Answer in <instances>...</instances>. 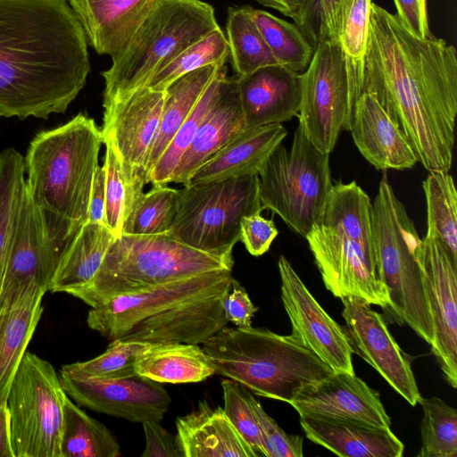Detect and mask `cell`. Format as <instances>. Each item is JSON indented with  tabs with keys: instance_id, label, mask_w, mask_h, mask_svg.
<instances>
[{
	"instance_id": "cell-1",
	"label": "cell",
	"mask_w": 457,
	"mask_h": 457,
	"mask_svg": "<svg viewBox=\"0 0 457 457\" xmlns=\"http://www.w3.org/2000/svg\"><path fill=\"white\" fill-rule=\"evenodd\" d=\"M361 90L378 100L426 170L450 171L457 114L453 46L414 35L397 14L372 3Z\"/></svg>"
},
{
	"instance_id": "cell-5",
	"label": "cell",
	"mask_w": 457,
	"mask_h": 457,
	"mask_svg": "<svg viewBox=\"0 0 457 457\" xmlns=\"http://www.w3.org/2000/svg\"><path fill=\"white\" fill-rule=\"evenodd\" d=\"M305 238L326 288L335 296H356L388 310L371 235V201L355 182L333 184Z\"/></svg>"
},
{
	"instance_id": "cell-24",
	"label": "cell",
	"mask_w": 457,
	"mask_h": 457,
	"mask_svg": "<svg viewBox=\"0 0 457 457\" xmlns=\"http://www.w3.org/2000/svg\"><path fill=\"white\" fill-rule=\"evenodd\" d=\"M87 44L112 58L127 44L161 0H66Z\"/></svg>"
},
{
	"instance_id": "cell-9",
	"label": "cell",
	"mask_w": 457,
	"mask_h": 457,
	"mask_svg": "<svg viewBox=\"0 0 457 457\" xmlns=\"http://www.w3.org/2000/svg\"><path fill=\"white\" fill-rule=\"evenodd\" d=\"M219 27L206 2L161 0L101 73L103 107L145 87L157 70Z\"/></svg>"
},
{
	"instance_id": "cell-32",
	"label": "cell",
	"mask_w": 457,
	"mask_h": 457,
	"mask_svg": "<svg viewBox=\"0 0 457 457\" xmlns=\"http://www.w3.org/2000/svg\"><path fill=\"white\" fill-rule=\"evenodd\" d=\"M61 457H117L120 447L112 432L88 416L66 394L62 403Z\"/></svg>"
},
{
	"instance_id": "cell-11",
	"label": "cell",
	"mask_w": 457,
	"mask_h": 457,
	"mask_svg": "<svg viewBox=\"0 0 457 457\" xmlns=\"http://www.w3.org/2000/svg\"><path fill=\"white\" fill-rule=\"evenodd\" d=\"M262 212L258 174L187 184L168 234L201 251L232 254L242 218Z\"/></svg>"
},
{
	"instance_id": "cell-42",
	"label": "cell",
	"mask_w": 457,
	"mask_h": 457,
	"mask_svg": "<svg viewBox=\"0 0 457 457\" xmlns=\"http://www.w3.org/2000/svg\"><path fill=\"white\" fill-rule=\"evenodd\" d=\"M372 0H340L337 40L345 53L362 65L369 35Z\"/></svg>"
},
{
	"instance_id": "cell-54",
	"label": "cell",
	"mask_w": 457,
	"mask_h": 457,
	"mask_svg": "<svg viewBox=\"0 0 457 457\" xmlns=\"http://www.w3.org/2000/svg\"><path fill=\"white\" fill-rule=\"evenodd\" d=\"M420 2L427 6V0H420Z\"/></svg>"
},
{
	"instance_id": "cell-15",
	"label": "cell",
	"mask_w": 457,
	"mask_h": 457,
	"mask_svg": "<svg viewBox=\"0 0 457 457\" xmlns=\"http://www.w3.org/2000/svg\"><path fill=\"white\" fill-rule=\"evenodd\" d=\"M434 327L432 353L448 384L457 387V255L427 233L419 252Z\"/></svg>"
},
{
	"instance_id": "cell-26",
	"label": "cell",
	"mask_w": 457,
	"mask_h": 457,
	"mask_svg": "<svg viewBox=\"0 0 457 457\" xmlns=\"http://www.w3.org/2000/svg\"><path fill=\"white\" fill-rule=\"evenodd\" d=\"M287 135L280 123L246 128L204 162L187 184L258 174Z\"/></svg>"
},
{
	"instance_id": "cell-39",
	"label": "cell",
	"mask_w": 457,
	"mask_h": 457,
	"mask_svg": "<svg viewBox=\"0 0 457 457\" xmlns=\"http://www.w3.org/2000/svg\"><path fill=\"white\" fill-rule=\"evenodd\" d=\"M419 457L457 456V411L438 397L424 398Z\"/></svg>"
},
{
	"instance_id": "cell-18",
	"label": "cell",
	"mask_w": 457,
	"mask_h": 457,
	"mask_svg": "<svg viewBox=\"0 0 457 457\" xmlns=\"http://www.w3.org/2000/svg\"><path fill=\"white\" fill-rule=\"evenodd\" d=\"M64 392L79 404L129 422H161L171 398L161 383L138 374L120 378H83L60 372Z\"/></svg>"
},
{
	"instance_id": "cell-37",
	"label": "cell",
	"mask_w": 457,
	"mask_h": 457,
	"mask_svg": "<svg viewBox=\"0 0 457 457\" xmlns=\"http://www.w3.org/2000/svg\"><path fill=\"white\" fill-rule=\"evenodd\" d=\"M226 75L227 67L223 65L157 161L147 177V183H151L153 186H163L170 183L176 167L192 143L208 110L214 103L219 94L222 79Z\"/></svg>"
},
{
	"instance_id": "cell-21",
	"label": "cell",
	"mask_w": 457,
	"mask_h": 457,
	"mask_svg": "<svg viewBox=\"0 0 457 457\" xmlns=\"http://www.w3.org/2000/svg\"><path fill=\"white\" fill-rule=\"evenodd\" d=\"M237 82L246 128L281 123L298 115L299 73L273 64L237 76Z\"/></svg>"
},
{
	"instance_id": "cell-25",
	"label": "cell",
	"mask_w": 457,
	"mask_h": 457,
	"mask_svg": "<svg viewBox=\"0 0 457 457\" xmlns=\"http://www.w3.org/2000/svg\"><path fill=\"white\" fill-rule=\"evenodd\" d=\"M176 445L181 457H256L234 428L223 408L198 402L190 413L178 417Z\"/></svg>"
},
{
	"instance_id": "cell-30",
	"label": "cell",
	"mask_w": 457,
	"mask_h": 457,
	"mask_svg": "<svg viewBox=\"0 0 457 457\" xmlns=\"http://www.w3.org/2000/svg\"><path fill=\"white\" fill-rule=\"evenodd\" d=\"M137 374L159 383H195L215 374L208 355L197 344L152 345L135 363Z\"/></svg>"
},
{
	"instance_id": "cell-48",
	"label": "cell",
	"mask_w": 457,
	"mask_h": 457,
	"mask_svg": "<svg viewBox=\"0 0 457 457\" xmlns=\"http://www.w3.org/2000/svg\"><path fill=\"white\" fill-rule=\"evenodd\" d=\"M221 305L228 321H231L237 327L252 325V319L257 308L252 303L245 289L235 278L224 295Z\"/></svg>"
},
{
	"instance_id": "cell-19",
	"label": "cell",
	"mask_w": 457,
	"mask_h": 457,
	"mask_svg": "<svg viewBox=\"0 0 457 457\" xmlns=\"http://www.w3.org/2000/svg\"><path fill=\"white\" fill-rule=\"evenodd\" d=\"M58 258L25 184L4 258L0 307L31 284L47 292Z\"/></svg>"
},
{
	"instance_id": "cell-10",
	"label": "cell",
	"mask_w": 457,
	"mask_h": 457,
	"mask_svg": "<svg viewBox=\"0 0 457 457\" xmlns=\"http://www.w3.org/2000/svg\"><path fill=\"white\" fill-rule=\"evenodd\" d=\"M258 176L262 210H270L305 237L333 186L329 154L319 150L298 124L290 149L280 144Z\"/></svg>"
},
{
	"instance_id": "cell-16",
	"label": "cell",
	"mask_w": 457,
	"mask_h": 457,
	"mask_svg": "<svg viewBox=\"0 0 457 457\" xmlns=\"http://www.w3.org/2000/svg\"><path fill=\"white\" fill-rule=\"evenodd\" d=\"M278 265L281 299L292 327L290 336L333 371L354 372L353 352L344 327L321 307L286 257L281 255Z\"/></svg>"
},
{
	"instance_id": "cell-44",
	"label": "cell",
	"mask_w": 457,
	"mask_h": 457,
	"mask_svg": "<svg viewBox=\"0 0 457 457\" xmlns=\"http://www.w3.org/2000/svg\"><path fill=\"white\" fill-rule=\"evenodd\" d=\"M339 4L340 0H300L294 22L313 47L324 40H337Z\"/></svg>"
},
{
	"instance_id": "cell-4",
	"label": "cell",
	"mask_w": 457,
	"mask_h": 457,
	"mask_svg": "<svg viewBox=\"0 0 457 457\" xmlns=\"http://www.w3.org/2000/svg\"><path fill=\"white\" fill-rule=\"evenodd\" d=\"M102 144L101 129L92 118L79 113L59 127L40 131L28 147L26 188L58 255L87 220Z\"/></svg>"
},
{
	"instance_id": "cell-22",
	"label": "cell",
	"mask_w": 457,
	"mask_h": 457,
	"mask_svg": "<svg viewBox=\"0 0 457 457\" xmlns=\"http://www.w3.org/2000/svg\"><path fill=\"white\" fill-rule=\"evenodd\" d=\"M349 131L360 153L378 170H403L418 162L403 134L371 94L361 93L357 99Z\"/></svg>"
},
{
	"instance_id": "cell-38",
	"label": "cell",
	"mask_w": 457,
	"mask_h": 457,
	"mask_svg": "<svg viewBox=\"0 0 457 457\" xmlns=\"http://www.w3.org/2000/svg\"><path fill=\"white\" fill-rule=\"evenodd\" d=\"M179 189L153 186L143 193L126 218L121 235H154L169 232L177 214Z\"/></svg>"
},
{
	"instance_id": "cell-2",
	"label": "cell",
	"mask_w": 457,
	"mask_h": 457,
	"mask_svg": "<svg viewBox=\"0 0 457 457\" xmlns=\"http://www.w3.org/2000/svg\"><path fill=\"white\" fill-rule=\"evenodd\" d=\"M87 45L66 0H0V116L64 112L90 72Z\"/></svg>"
},
{
	"instance_id": "cell-36",
	"label": "cell",
	"mask_w": 457,
	"mask_h": 457,
	"mask_svg": "<svg viewBox=\"0 0 457 457\" xmlns=\"http://www.w3.org/2000/svg\"><path fill=\"white\" fill-rule=\"evenodd\" d=\"M228 57V40L219 27L187 46L157 70L150 77L145 87L154 90L164 91L170 84L179 77L208 65L226 64Z\"/></svg>"
},
{
	"instance_id": "cell-17",
	"label": "cell",
	"mask_w": 457,
	"mask_h": 457,
	"mask_svg": "<svg viewBox=\"0 0 457 457\" xmlns=\"http://www.w3.org/2000/svg\"><path fill=\"white\" fill-rule=\"evenodd\" d=\"M344 327L353 352L374 368L411 405L421 398L411 360L391 335L383 316L356 296L341 298Z\"/></svg>"
},
{
	"instance_id": "cell-23",
	"label": "cell",
	"mask_w": 457,
	"mask_h": 457,
	"mask_svg": "<svg viewBox=\"0 0 457 457\" xmlns=\"http://www.w3.org/2000/svg\"><path fill=\"white\" fill-rule=\"evenodd\" d=\"M245 127L237 76H224L219 94L176 167L170 183L187 185L195 172Z\"/></svg>"
},
{
	"instance_id": "cell-33",
	"label": "cell",
	"mask_w": 457,
	"mask_h": 457,
	"mask_svg": "<svg viewBox=\"0 0 457 457\" xmlns=\"http://www.w3.org/2000/svg\"><path fill=\"white\" fill-rule=\"evenodd\" d=\"M247 9L277 63L296 73L303 72L314 47L300 29L266 11L251 6Z\"/></svg>"
},
{
	"instance_id": "cell-29",
	"label": "cell",
	"mask_w": 457,
	"mask_h": 457,
	"mask_svg": "<svg viewBox=\"0 0 457 457\" xmlns=\"http://www.w3.org/2000/svg\"><path fill=\"white\" fill-rule=\"evenodd\" d=\"M115 237L104 224L91 221L83 224L60 253L48 291L70 295L87 286Z\"/></svg>"
},
{
	"instance_id": "cell-13",
	"label": "cell",
	"mask_w": 457,
	"mask_h": 457,
	"mask_svg": "<svg viewBox=\"0 0 457 457\" xmlns=\"http://www.w3.org/2000/svg\"><path fill=\"white\" fill-rule=\"evenodd\" d=\"M65 395L53 365L26 352L6 400L14 457H61Z\"/></svg>"
},
{
	"instance_id": "cell-28",
	"label": "cell",
	"mask_w": 457,
	"mask_h": 457,
	"mask_svg": "<svg viewBox=\"0 0 457 457\" xmlns=\"http://www.w3.org/2000/svg\"><path fill=\"white\" fill-rule=\"evenodd\" d=\"M313 443L343 457H401L404 446L390 428L300 415Z\"/></svg>"
},
{
	"instance_id": "cell-35",
	"label": "cell",
	"mask_w": 457,
	"mask_h": 457,
	"mask_svg": "<svg viewBox=\"0 0 457 457\" xmlns=\"http://www.w3.org/2000/svg\"><path fill=\"white\" fill-rule=\"evenodd\" d=\"M427 233L438 237L457 255V193L449 171L429 170L423 181Z\"/></svg>"
},
{
	"instance_id": "cell-14",
	"label": "cell",
	"mask_w": 457,
	"mask_h": 457,
	"mask_svg": "<svg viewBox=\"0 0 457 457\" xmlns=\"http://www.w3.org/2000/svg\"><path fill=\"white\" fill-rule=\"evenodd\" d=\"M164 96V91L142 87L104 107L102 137L114 145L126 184L124 221L147 184L145 166L158 130Z\"/></svg>"
},
{
	"instance_id": "cell-47",
	"label": "cell",
	"mask_w": 457,
	"mask_h": 457,
	"mask_svg": "<svg viewBox=\"0 0 457 457\" xmlns=\"http://www.w3.org/2000/svg\"><path fill=\"white\" fill-rule=\"evenodd\" d=\"M278 234L273 220L264 218L261 212L245 216L240 221V241L253 256L265 253Z\"/></svg>"
},
{
	"instance_id": "cell-51",
	"label": "cell",
	"mask_w": 457,
	"mask_h": 457,
	"mask_svg": "<svg viewBox=\"0 0 457 457\" xmlns=\"http://www.w3.org/2000/svg\"><path fill=\"white\" fill-rule=\"evenodd\" d=\"M87 221L106 225L105 171L103 165H98L95 173Z\"/></svg>"
},
{
	"instance_id": "cell-20",
	"label": "cell",
	"mask_w": 457,
	"mask_h": 457,
	"mask_svg": "<svg viewBox=\"0 0 457 457\" xmlns=\"http://www.w3.org/2000/svg\"><path fill=\"white\" fill-rule=\"evenodd\" d=\"M299 415L390 428L379 394L354 372L333 371L302 389L289 403Z\"/></svg>"
},
{
	"instance_id": "cell-40",
	"label": "cell",
	"mask_w": 457,
	"mask_h": 457,
	"mask_svg": "<svg viewBox=\"0 0 457 457\" xmlns=\"http://www.w3.org/2000/svg\"><path fill=\"white\" fill-rule=\"evenodd\" d=\"M24 157L10 147L0 153V285L13 222L25 189Z\"/></svg>"
},
{
	"instance_id": "cell-45",
	"label": "cell",
	"mask_w": 457,
	"mask_h": 457,
	"mask_svg": "<svg viewBox=\"0 0 457 457\" xmlns=\"http://www.w3.org/2000/svg\"><path fill=\"white\" fill-rule=\"evenodd\" d=\"M105 145L104 168L105 171L106 225L115 237L121 235L126 207V184L119 156L110 139H103Z\"/></svg>"
},
{
	"instance_id": "cell-27",
	"label": "cell",
	"mask_w": 457,
	"mask_h": 457,
	"mask_svg": "<svg viewBox=\"0 0 457 457\" xmlns=\"http://www.w3.org/2000/svg\"><path fill=\"white\" fill-rule=\"evenodd\" d=\"M46 292L31 284L0 307V405L6 403L15 373L41 318Z\"/></svg>"
},
{
	"instance_id": "cell-52",
	"label": "cell",
	"mask_w": 457,
	"mask_h": 457,
	"mask_svg": "<svg viewBox=\"0 0 457 457\" xmlns=\"http://www.w3.org/2000/svg\"><path fill=\"white\" fill-rule=\"evenodd\" d=\"M0 457H14L11 441L9 411L6 403L0 405Z\"/></svg>"
},
{
	"instance_id": "cell-7",
	"label": "cell",
	"mask_w": 457,
	"mask_h": 457,
	"mask_svg": "<svg viewBox=\"0 0 457 457\" xmlns=\"http://www.w3.org/2000/svg\"><path fill=\"white\" fill-rule=\"evenodd\" d=\"M232 254L193 248L167 233L116 237L93 279L70 295L91 308L114 296L135 294L176 279L232 271Z\"/></svg>"
},
{
	"instance_id": "cell-53",
	"label": "cell",
	"mask_w": 457,
	"mask_h": 457,
	"mask_svg": "<svg viewBox=\"0 0 457 457\" xmlns=\"http://www.w3.org/2000/svg\"><path fill=\"white\" fill-rule=\"evenodd\" d=\"M265 7H270L295 21L300 9V0H255Z\"/></svg>"
},
{
	"instance_id": "cell-8",
	"label": "cell",
	"mask_w": 457,
	"mask_h": 457,
	"mask_svg": "<svg viewBox=\"0 0 457 457\" xmlns=\"http://www.w3.org/2000/svg\"><path fill=\"white\" fill-rule=\"evenodd\" d=\"M371 235L378 276L390 301L386 312L430 342L434 327L419 261L421 239L386 177L371 203Z\"/></svg>"
},
{
	"instance_id": "cell-6",
	"label": "cell",
	"mask_w": 457,
	"mask_h": 457,
	"mask_svg": "<svg viewBox=\"0 0 457 457\" xmlns=\"http://www.w3.org/2000/svg\"><path fill=\"white\" fill-rule=\"evenodd\" d=\"M202 344L215 374L237 381L254 395L287 403L302 389L333 372L290 335L265 328L224 327Z\"/></svg>"
},
{
	"instance_id": "cell-49",
	"label": "cell",
	"mask_w": 457,
	"mask_h": 457,
	"mask_svg": "<svg viewBox=\"0 0 457 457\" xmlns=\"http://www.w3.org/2000/svg\"><path fill=\"white\" fill-rule=\"evenodd\" d=\"M142 425L145 437L142 457H181L175 437L160 422L149 420Z\"/></svg>"
},
{
	"instance_id": "cell-12",
	"label": "cell",
	"mask_w": 457,
	"mask_h": 457,
	"mask_svg": "<svg viewBox=\"0 0 457 457\" xmlns=\"http://www.w3.org/2000/svg\"><path fill=\"white\" fill-rule=\"evenodd\" d=\"M361 68L337 40H324L314 47L309 65L300 73L299 124L323 153L330 154L341 131H349L361 93Z\"/></svg>"
},
{
	"instance_id": "cell-31",
	"label": "cell",
	"mask_w": 457,
	"mask_h": 457,
	"mask_svg": "<svg viewBox=\"0 0 457 457\" xmlns=\"http://www.w3.org/2000/svg\"><path fill=\"white\" fill-rule=\"evenodd\" d=\"M223 65H208L188 72L174 80L164 90L165 96L159 127L145 166L146 181L149 173L172 137Z\"/></svg>"
},
{
	"instance_id": "cell-46",
	"label": "cell",
	"mask_w": 457,
	"mask_h": 457,
	"mask_svg": "<svg viewBox=\"0 0 457 457\" xmlns=\"http://www.w3.org/2000/svg\"><path fill=\"white\" fill-rule=\"evenodd\" d=\"M250 403L262 435L266 457H302L303 437L288 435L267 414L262 404L250 394Z\"/></svg>"
},
{
	"instance_id": "cell-41",
	"label": "cell",
	"mask_w": 457,
	"mask_h": 457,
	"mask_svg": "<svg viewBox=\"0 0 457 457\" xmlns=\"http://www.w3.org/2000/svg\"><path fill=\"white\" fill-rule=\"evenodd\" d=\"M152 345L139 341L112 340L100 355L86 361L63 365L60 372L83 378H120L137 374L135 363Z\"/></svg>"
},
{
	"instance_id": "cell-3",
	"label": "cell",
	"mask_w": 457,
	"mask_h": 457,
	"mask_svg": "<svg viewBox=\"0 0 457 457\" xmlns=\"http://www.w3.org/2000/svg\"><path fill=\"white\" fill-rule=\"evenodd\" d=\"M233 279L228 270L208 271L114 296L92 307L87 323L110 341L198 345L228 322L221 302Z\"/></svg>"
},
{
	"instance_id": "cell-50",
	"label": "cell",
	"mask_w": 457,
	"mask_h": 457,
	"mask_svg": "<svg viewBox=\"0 0 457 457\" xmlns=\"http://www.w3.org/2000/svg\"><path fill=\"white\" fill-rule=\"evenodd\" d=\"M397 15L414 35L420 37H433L428 20L427 6L420 0H393Z\"/></svg>"
},
{
	"instance_id": "cell-34",
	"label": "cell",
	"mask_w": 457,
	"mask_h": 457,
	"mask_svg": "<svg viewBox=\"0 0 457 457\" xmlns=\"http://www.w3.org/2000/svg\"><path fill=\"white\" fill-rule=\"evenodd\" d=\"M229 57L237 76L278 64L254 24L247 6L229 7L226 25Z\"/></svg>"
},
{
	"instance_id": "cell-43",
	"label": "cell",
	"mask_w": 457,
	"mask_h": 457,
	"mask_svg": "<svg viewBox=\"0 0 457 457\" xmlns=\"http://www.w3.org/2000/svg\"><path fill=\"white\" fill-rule=\"evenodd\" d=\"M220 385L223 411L227 417L256 457H266L259 425L250 403V393L241 384L230 378L222 379Z\"/></svg>"
}]
</instances>
